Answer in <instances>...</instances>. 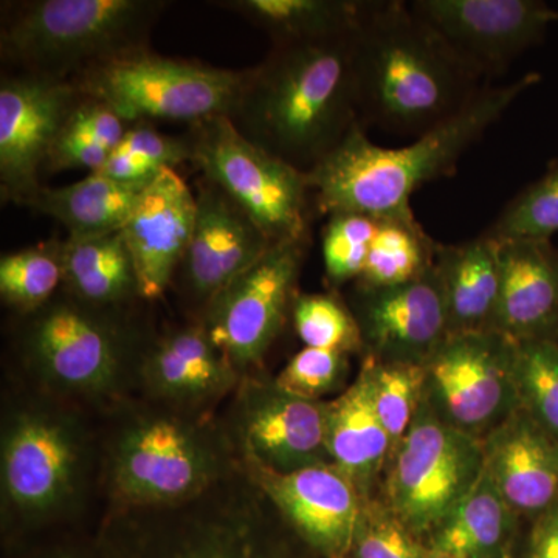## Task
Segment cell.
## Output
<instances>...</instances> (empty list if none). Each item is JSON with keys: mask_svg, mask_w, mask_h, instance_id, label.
Returning a JSON list of instances; mask_svg holds the SVG:
<instances>
[{"mask_svg": "<svg viewBox=\"0 0 558 558\" xmlns=\"http://www.w3.org/2000/svg\"><path fill=\"white\" fill-rule=\"evenodd\" d=\"M64 241L49 240L0 258V296L20 315L46 306L64 284Z\"/></svg>", "mask_w": 558, "mask_h": 558, "instance_id": "obj_30", "label": "cell"}, {"mask_svg": "<svg viewBox=\"0 0 558 558\" xmlns=\"http://www.w3.org/2000/svg\"><path fill=\"white\" fill-rule=\"evenodd\" d=\"M191 163L274 242L311 238L315 208L307 172L245 138L229 117L190 126Z\"/></svg>", "mask_w": 558, "mask_h": 558, "instance_id": "obj_7", "label": "cell"}, {"mask_svg": "<svg viewBox=\"0 0 558 558\" xmlns=\"http://www.w3.org/2000/svg\"><path fill=\"white\" fill-rule=\"evenodd\" d=\"M245 529L238 523L199 527L160 558H253Z\"/></svg>", "mask_w": 558, "mask_h": 558, "instance_id": "obj_39", "label": "cell"}, {"mask_svg": "<svg viewBox=\"0 0 558 558\" xmlns=\"http://www.w3.org/2000/svg\"><path fill=\"white\" fill-rule=\"evenodd\" d=\"M60 558H75V557H60Z\"/></svg>", "mask_w": 558, "mask_h": 558, "instance_id": "obj_43", "label": "cell"}, {"mask_svg": "<svg viewBox=\"0 0 558 558\" xmlns=\"http://www.w3.org/2000/svg\"><path fill=\"white\" fill-rule=\"evenodd\" d=\"M513 360L515 341L494 330L447 336L422 365V399L440 421L483 440L520 409Z\"/></svg>", "mask_w": 558, "mask_h": 558, "instance_id": "obj_9", "label": "cell"}, {"mask_svg": "<svg viewBox=\"0 0 558 558\" xmlns=\"http://www.w3.org/2000/svg\"><path fill=\"white\" fill-rule=\"evenodd\" d=\"M486 472L521 520L558 502V439L519 409L483 439Z\"/></svg>", "mask_w": 558, "mask_h": 558, "instance_id": "obj_20", "label": "cell"}, {"mask_svg": "<svg viewBox=\"0 0 558 558\" xmlns=\"http://www.w3.org/2000/svg\"><path fill=\"white\" fill-rule=\"evenodd\" d=\"M484 470L483 440L440 421L422 399L388 459L379 497L427 542L469 497Z\"/></svg>", "mask_w": 558, "mask_h": 558, "instance_id": "obj_8", "label": "cell"}, {"mask_svg": "<svg viewBox=\"0 0 558 558\" xmlns=\"http://www.w3.org/2000/svg\"><path fill=\"white\" fill-rule=\"evenodd\" d=\"M20 317L22 354L44 379L65 391H108L131 359L145 357L153 343L143 341L123 307L92 306L64 289Z\"/></svg>", "mask_w": 558, "mask_h": 558, "instance_id": "obj_5", "label": "cell"}, {"mask_svg": "<svg viewBox=\"0 0 558 558\" xmlns=\"http://www.w3.org/2000/svg\"><path fill=\"white\" fill-rule=\"evenodd\" d=\"M520 409L558 439V339L515 341Z\"/></svg>", "mask_w": 558, "mask_h": 558, "instance_id": "obj_32", "label": "cell"}, {"mask_svg": "<svg viewBox=\"0 0 558 558\" xmlns=\"http://www.w3.org/2000/svg\"><path fill=\"white\" fill-rule=\"evenodd\" d=\"M83 442L68 417L27 410L11 418L2 440V492L25 517H47L76 494Z\"/></svg>", "mask_w": 558, "mask_h": 558, "instance_id": "obj_14", "label": "cell"}, {"mask_svg": "<svg viewBox=\"0 0 558 558\" xmlns=\"http://www.w3.org/2000/svg\"><path fill=\"white\" fill-rule=\"evenodd\" d=\"M539 81V73L532 72L506 86L490 84L468 108L402 148H381L371 142L362 124H355L307 172L315 209L325 216L411 215V196L425 183L453 175L461 157Z\"/></svg>", "mask_w": 558, "mask_h": 558, "instance_id": "obj_3", "label": "cell"}, {"mask_svg": "<svg viewBox=\"0 0 558 558\" xmlns=\"http://www.w3.org/2000/svg\"><path fill=\"white\" fill-rule=\"evenodd\" d=\"M558 233V159L521 190L484 234L498 242H550Z\"/></svg>", "mask_w": 558, "mask_h": 558, "instance_id": "obj_33", "label": "cell"}, {"mask_svg": "<svg viewBox=\"0 0 558 558\" xmlns=\"http://www.w3.org/2000/svg\"><path fill=\"white\" fill-rule=\"evenodd\" d=\"M189 250L178 275L193 310L204 314L213 300L277 244L233 201L202 178Z\"/></svg>", "mask_w": 558, "mask_h": 558, "instance_id": "obj_16", "label": "cell"}, {"mask_svg": "<svg viewBox=\"0 0 558 558\" xmlns=\"http://www.w3.org/2000/svg\"><path fill=\"white\" fill-rule=\"evenodd\" d=\"M310 244L311 238L271 245L201 315L209 339L238 374L259 365L284 328Z\"/></svg>", "mask_w": 558, "mask_h": 558, "instance_id": "obj_11", "label": "cell"}, {"mask_svg": "<svg viewBox=\"0 0 558 558\" xmlns=\"http://www.w3.org/2000/svg\"><path fill=\"white\" fill-rule=\"evenodd\" d=\"M362 366L368 374L374 409L395 449L409 432L421 405L424 368L403 363H381L368 355H363Z\"/></svg>", "mask_w": 558, "mask_h": 558, "instance_id": "obj_34", "label": "cell"}, {"mask_svg": "<svg viewBox=\"0 0 558 558\" xmlns=\"http://www.w3.org/2000/svg\"><path fill=\"white\" fill-rule=\"evenodd\" d=\"M209 5L255 25L274 46L347 38L365 9L360 0H220Z\"/></svg>", "mask_w": 558, "mask_h": 558, "instance_id": "obj_28", "label": "cell"}, {"mask_svg": "<svg viewBox=\"0 0 558 558\" xmlns=\"http://www.w3.org/2000/svg\"><path fill=\"white\" fill-rule=\"evenodd\" d=\"M527 521L521 558H558V502Z\"/></svg>", "mask_w": 558, "mask_h": 558, "instance_id": "obj_41", "label": "cell"}, {"mask_svg": "<svg viewBox=\"0 0 558 558\" xmlns=\"http://www.w3.org/2000/svg\"><path fill=\"white\" fill-rule=\"evenodd\" d=\"M349 355L333 349L304 347L278 374L275 385L299 398L322 400L347 379Z\"/></svg>", "mask_w": 558, "mask_h": 558, "instance_id": "obj_38", "label": "cell"}, {"mask_svg": "<svg viewBox=\"0 0 558 558\" xmlns=\"http://www.w3.org/2000/svg\"><path fill=\"white\" fill-rule=\"evenodd\" d=\"M326 449L330 465L351 481L363 498L379 495L392 442L374 409L363 366L343 392L326 402Z\"/></svg>", "mask_w": 558, "mask_h": 558, "instance_id": "obj_23", "label": "cell"}, {"mask_svg": "<svg viewBox=\"0 0 558 558\" xmlns=\"http://www.w3.org/2000/svg\"><path fill=\"white\" fill-rule=\"evenodd\" d=\"M425 539L379 497L363 498L351 550L355 558H429Z\"/></svg>", "mask_w": 558, "mask_h": 558, "instance_id": "obj_36", "label": "cell"}, {"mask_svg": "<svg viewBox=\"0 0 558 558\" xmlns=\"http://www.w3.org/2000/svg\"><path fill=\"white\" fill-rule=\"evenodd\" d=\"M435 269L446 299L449 336L492 329L499 292V242L487 234L438 244Z\"/></svg>", "mask_w": 558, "mask_h": 558, "instance_id": "obj_24", "label": "cell"}, {"mask_svg": "<svg viewBox=\"0 0 558 558\" xmlns=\"http://www.w3.org/2000/svg\"><path fill=\"white\" fill-rule=\"evenodd\" d=\"M490 330L512 341L558 339V250L550 242H499Z\"/></svg>", "mask_w": 558, "mask_h": 558, "instance_id": "obj_21", "label": "cell"}, {"mask_svg": "<svg viewBox=\"0 0 558 558\" xmlns=\"http://www.w3.org/2000/svg\"><path fill=\"white\" fill-rule=\"evenodd\" d=\"M240 433L250 465L275 473L329 464L326 402L269 385H248L240 405Z\"/></svg>", "mask_w": 558, "mask_h": 558, "instance_id": "obj_17", "label": "cell"}, {"mask_svg": "<svg viewBox=\"0 0 558 558\" xmlns=\"http://www.w3.org/2000/svg\"><path fill=\"white\" fill-rule=\"evenodd\" d=\"M410 9L488 83L545 39L558 10L542 0H414Z\"/></svg>", "mask_w": 558, "mask_h": 558, "instance_id": "obj_12", "label": "cell"}, {"mask_svg": "<svg viewBox=\"0 0 558 558\" xmlns=\"http://www.w3.org/2000/svg\"><path fill=\"white\" fill-rule=\"evenodd\" d=\"M292 317L304 347L363 354L357 322L337 296L329 293L299 295Z\"/></svg>", "mask_w": 558, "mask_h": 558, "instance_id": "obj_35", "label": "cell"}, {"mask_svg": "<svg viewBox=\"0 0 558 558\" xmlns=\"http://www.w3.org/2000/svg\"><path fill=\"white\" fill-rule=\"evenodd\" d=\"M196 194L175 170H163L143 191L121 227L137 269L140 296L157 300L178 275L196 223Z\"/></svg>", "mask_w": 558, "mask_h": 558, "instance_id": "obj_18", "label": "cell"}, {"mask_svg": "<svg viewBox=\"0 0 558 558\" xmlns=\"http://www.w3.org/2000/svg\"><path fill=\"white\" fill-rule=\"evenodd\" d=\"M110 150L105 148L89 132L81 128L72 117L54 143L46 170L60 172L84 170L100 172L108 163Z\"/></svg>", "mask_w": 558, "mask_h": 558, "instance_id": "obj_40", "label": "cell"}, {"mask_svg": "<svg viewBox=\"0 0 558 558\" xmlns=\"http://www.w3.org/2000/svg\"><path fill=\"white\" fill-rule=\"evenodd\" d=\"M250 142L310 172L360 123L352 35L271 46L229 117Z\"/></svg>", "mask_w": 558, "mask_h": 558, "instance_id": "obj_2", "label": "cell"}, {"mask_svg": "<svg viewBox=\"0 0 558 558\" xmlns=\"http://www.w3.org/2000/svg\"><path fill=\"white\" fill-rule=\"evenodd\" d=\"M379 218L360 213L328 216L322 248L326 277L333 286L359 281L365 270Z\"/></svg>", "mask_w": 558, "mask_h": 558, "instance_id": "obj_37", "label": "cell"}, {"mask_svg": "<svg viewBox=\"0 0 558 558\" xmlns=\"http://www.w3.org/2000/svg\"><path fill=\"white\" fill-rule=\"evenodd\" d=\"M429 558H444V557H435V556H432V557H429Z\"/></svg>", "mask_w": 558, "mask_h": 558, "instance_id": "obj_42", "label": "cell"}, {"mask_svg": "<svg viewBox=\"0 0 558 558\" xmlns=\"http://www.w3.org/2000/svg\"><path fill=\"white\" fill-rule=\"evenodd\" d=\"M83 98L73 81L11 72L0 80V196L22 207L43 186L54 143Z\"/></svg>", "mask_w": 558, "mask_h": 558, "instance_id": "obj_13", "label": "cell"}, {"mask_svg": "<svg viewBox=\"0 0 558 558\" xmlns=\"http://www.w3.org/2000/svg\"><path fill=\"white\" fill-rule=\"evenodd\" d=\"M148 185L149 182H121L92 172L60 189L43 185L22 207L58 220L68 229V236H94L121 230Z\"/></svg>", "mask_w": 558, "mask_h": 558, "instance_id": "obj_25", "label": "cell"}, {"mask_svg": "<svg viewBox=\"0 0 558 558\" xmlns=\"http://www.w3.org/2000/svg\"><path fill=\"white\" fill-rule=\"evenodd\" d=\"M439 242L422 229L414 213L379 218L360 284L391 288L427 274L435 266Z\"/></svg>", "mask_w": 558, "mask_h": 558, "instance_id": "obj_29", "label": "cell"}, {"mask_svg": "<svg viewBox=\"0 0 558 558\" xmlns=\"http://www.w3.org/2000/svg\"><path fill=\"white\" fill-rule=\"evenodd\" d=\"M349 310L359 325L363 355L377 362L422 366L449 336L446 299L435 266L391 288L355 282Z\"/></svg>", "mask_w": 558, "mask_h": 558, "instance_id": "obj_15", "label": "cell"}, {"mask_svg": "<svg viewBox=\"0 0 558 558\" xmlns=\"http://www.w3.org/2000/svg\"><path fill=\"white\" fill-rule=\"evenodd\" d=\"M167 0L3 2L0 57L16 73L73 81L149 49Z\"/></svg>", "mask_w": 558, "mask_h": 558, "instance_id": "obj_4", "label": "cell"}, {"mask_svg": "<svg viewBox=\"0 0 558 558\" xmlns=\"http://www.w3.org/2000/svg\"><path fill=\"white\" fill-rule=\"evenodd\" d=\"M360 124L421 137L490 86L409 2H365L352 33Z\"/></svg>", "mask_w": 558, "mask_h": 558, "instance_id": "obj_1", "label": "cell"}, {"mask_svg": "<svg viewBox=\"0 0 558 558\" xmlns=\"http://www.w3.org/2000/svg\"><path fill=\"white\" fill-rule=\"evenodd\" d=\"M216 444L193 422L172 416L135 418L112 451V484L124 501L172 505L196 498L218 480Z\"/></svg>", "mask_w": 558, "mask_h": 558, "instance_id": "obj_10", "label": "cell"}, {"mask_svg": "<svg viewBox=\"0 0 558 558\" xmlns=\"http://www.w3.org/2000/svg\"><path fill=\"white\" fill-rule=\"evenodd\" d=\"M142 374L156 398L180 407L218 399L240 376L199 319L154 340L142 360Z\"/></svg>", "mask_w": 558, "mask_h": 558, "instance_id": "obj_22", "label": "cell"}, {"mask_svg": "<svg viewBox=\"0 0 558 558\" xmlns=\"http://www.w3.org/2000/svg\"><path fill=\"white\" fill-rule=\"evenodd\" d=\"M253 469L260 490L315 548L329 556L351 550L363 497L332 465L275 473Z\"/></svg>", "mask_w": 558, "mask_h": 558, "instance_id": "obj_19", "label": "cell"}, {"mask_svg": "<svg viewBox=\"0 0 558 558\" xmlns=\"http://www.w3.org/2000/svg\"><path fill=\"white\" fill-rule=\"evenodd\" d=\"M62 289L98 307H124L140 296L137 269L121 230L64 240Z\"/></svg>", "mask_w": 558, "mask_h": 558, "instance_id": "obj_27", "label": "cell"}, {"mask_svg": "<svg viewBox=\"0 0 558 558\" xmlns=\"http://www.w3.org/2000/svg\"><path fill=\"white\" fill-rule=\"evenodd\" d=\"M185 161H191L186 135H165L149 121H137L128 128L100 172L121 182L143 183L156 179L163 170H174Z\"/></svg>", "mask_w": 558, "mask_h": 558, "instance_id": "obj_31", "label": "cell"}, {"mask_svg": "<svg viewBox=\"0 0 558 558\" xmlns=\"http://www.w3.org/2000/svg\"><path fill=\"white\" fill-rule=\"evenodd\" d=\"M521 519L484 470L480 483L427 539L444 558H505Z\"/></svg>", "mask_w": 558, "mask_h": 558, "instance_id": "obj_26", "label": "cell"}, {"mask_svg": "<svg viewBox=\"0 0 558 558\" xmlns=\"http://www.w3.org/2000/svg\"><path fill=\"white\" fill-rule=\"evenodd\" d=\"M247 69L231 70L142 50L73 80L81 94L102 101L128 121L193 124L230 117Z\"/></svg>", "mask_w": 558, "mask_h": 558, "instance_id": "obj_6", "label": "cell"}]
</instances>
